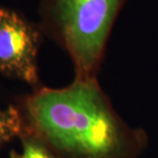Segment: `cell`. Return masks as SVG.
<instances>
[{
    "mask_svg": "<svg viewBox=\"0 0 158 158\" xmlns=\"http://www.w3.org/2000/svg\"><path fill=\"white\" fill-rule=\"evenodd\" d=\"M22 131V120L15 108L0 109V146L7 143Z\"/></svg>",
    "mask_w": 158,
    "mask_h": 158,
    "instance_id": "obj_4",
    "label": "cell"
},
{
    "mask_svg": "<svg viewBox=\"0 0 158 158\" xmlns=\"http://www.w3.org/2000/svg\"><path fill=\"white\" fill-rule=\"evenodd\" d=\"M25 106L36 137L61 158H138L147 147L146 132L123 121L98 79L42 87Z\"/></svg>",
    "mask_w": 158,
    "mask_h": 158,
    "instance_id": "obj_1",
    "label": "cell"
},
{
    "mask_svg": "<svg viewBox=\"0 0 158 158\" xmlns=\"http://www.w3.org/2000/svg\"><path fill=\"white\" fill-rule=\"evenodd\" d=\"M21 158H56L52 151L39 138H28L24 141Z\"/></svg>",
    "mask_w": 158,
    "mask_h": 158,
    "instance_id": "obj_5",
    "label": "cell"
},
{
    "mask_svg": "<svg viewBox=\"0 0 158 158\" xmlns=\"http://www.w3.org/2000/svg\"><path fill=\"white\" fill-rule=\"evenodd\" d=\"M127 0H41L44 31L69 53L75 78L98 79L110 33Z\"/></svg>",
    "mask_w": 158,
    "mask_h": 158,
    "instance_id": "obj_2",
    "label": "cell"
},
{
    "mask_svg": "<svg viewBox=\"0 0 158 158\" xmlns=\"http://www.w3.org/2000/svg\"><path fill=\"white\" fill-rule=\"evenodd\" d=\"M12 158H21V157H18V156H12Z\"/></svg>",
    "mask_w": 158,
    "mask_h": 158,
    "instance_id": "obj_6",
    "label": "cell"
},
{
    "mask_svg": "<svg viewBox=\"0 0 158 158\" xmlns=\"http://www.w3.org/2000/svg\"><path fill=\"white\" fill-rule=\"evenodd\" d=\"M40 31L9 8L0 7V72L30 85L39 82L37 55Z\"/></svg>",
    "mask_w": 158,
    "mask_h": 158,
    "instance_id": "obj_3",
    "label": "cell"
}]
</instances>
